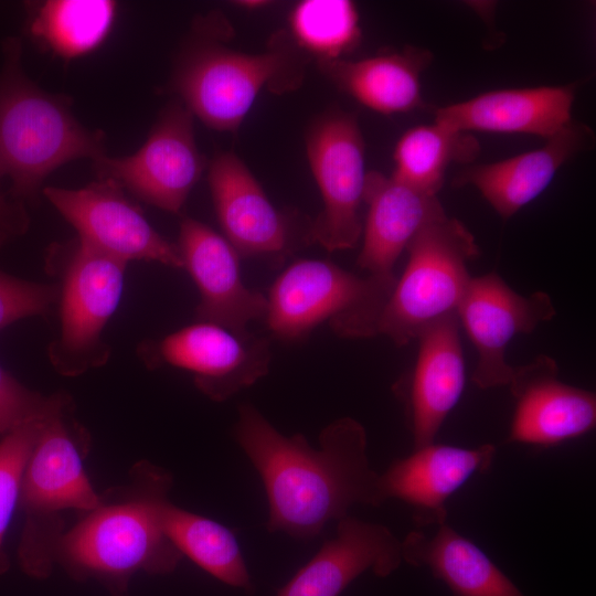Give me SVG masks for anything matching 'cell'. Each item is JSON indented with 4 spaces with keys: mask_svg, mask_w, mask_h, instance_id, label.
<instances>
[{
    "mask_svg": "<svg viewBox=\"0 0 596 596\" xmlns=\"http://www.w3.org/2000/svg\"><path fill=\"white\" fill-rule=\"evenodd\" d=\"M408 262L382 311L377 336L403 347L437 320L456 315L480 249L466 225L446 213L430 221L407 247Z\"/></svg>",
    "mask_w": 596,
    "mask_h": 596,
    "instance_id": "obj_8",
    "label": "cell"
},
{
    "mask_svg": "<svg viewBox=\"0 0 596 596\" xmlns=\"http://www.w3.org/2000/svg\"><path fill=\"white\" fill-rule=\"evenodd\" d=\"M496 447L483 444L464 448L434 443L415 448L380 473L384 501L395 498L415 508L419 526L446 522L445 502L475 473L486 471Z\"/></svg>",
    "mask_w": 596,
    "mask_h": 596,
    "instance_id": "obj_18",
    "label": "cell"
},
{
    "mask_svg": "<svg viewBox=\"0 0 596 596\" xmlns=\"http://www.w3.org/2000/svg\"><path fill=\"white\" fill-rule=\"evenodd\" d=\"M93 163L98 179H110L139 200L174 214L207 166L196 146L194 117L177 98L159 113L135 153L104 155Z\"/></svg>",
    "mask_w": 596,
    "mask_h": 596,
    "instance_id": "obj_10",
    "label": "cell"
},
{
    "mask_svg": "<svg viewBox=\"0 0 596 596\" xmlns=\"http://www.w3.org/2000/svg\"><path fill=\"white\" fill-rule=\"evenodd\" d=\"M270 3L269 1L264 0H243V1H235V6L248 9V10H256L264 8Z\"/></svg>",
    "mask_w": 596,
    "mask_h": 596,
    "instance_id": "obj_33",
    "label": "cell"
},
{
    "mask_svg": "<svg viewBox=\"0 0 596 596\" xmlns=\"http://www.w3.org/2000/svg\"><path fill=\"white\" fill-rule=\"evenodd\" d=\"M172 486V475L162 467L136 464L127 483L100 493L98 504L66 530L55 565L74 581L103 584L110 594L127 593L138 573H172L183 557L161 522Z\"/></svg>",
    "mask_w": 596,
    "mask_h": 596,
    "instance_id": "obj_2",
    "label": "cell"
},
{
    "mask_svg": "<svg viewBox=\"0 0 596 596\" xmlns=\"http://www.w3.org/2000/svg\"><path fill=\"white\" fill-rule=\"evenodd\" d=\"M289 36L317 61L344 58L361 41L356 7L348 0H305L289 14Z\"/></svg>",
    "mask_w": 596,
    "mask_h": 596,
    "instance_id": "obj_28",
    "label": "cell"
},
{
    "mask_svg": "<svg viewBox=\"0 0 596 596\" xmlns=\"http://www.w3.org/2000/svg\"><path fill=\"white\" fill-rule=\"evenodd\" d=\"M2 52L0 174L11 182L10 195L25 203L39 198L60 167L106 155L105 135L74 116L71 97L42 89L26 75L19 39H7Z\"/></svg>",
    "mask_w": 596,
    "mask_h": 596,
    "instance_id": "obj_3",
    "label": "cell"
},
{
    "mask_svg": "<svg viewBox=\"0 0 596 596\" xmlns=\"http://www.w3.org/2000/svg\"><path fill=\"white\" fill-rule=\"evenodd\" d=\"M432 60L428 50L407 46L356 61H318V66L341 92L374 111L391 115L423 105L419 79Z\"/></svg>",
    "mask_w": 596,
    "mask_h": 596,
    "instance_id": "obj_23",
    "label": "cell"
},
{
    "mask_svg": "<svg viewBox=\"0 0 596 596\" xmlns=\"http://www.w3.org/2000/svg\"><path fill=\"white\" fill-rule=\"evenodd\" d=\"M42 194L94 251L126 265L142 260L183 268L177 244L152 227L115 181L97 178L78 189L44 187Z\"/></svg>",
    "mask_w": 596,
    "mask_h": 596,
    "instance_id": "obj_11",
    "label": "cell"
},
{
    "mask_svg": "<svg viewBox=\"0 0 596 596\" xmlns=\"http://www.w3.org/2000/svg\"><path fill=\"white\" fill-rule=\"evenodd\" d=\"M139 354L150 368L170 365L191 372L196 389L215 402L253 385L270 363L266 339L206 322L143 342Z\"/></svg>",
    "mask_w": 596,
    "mask_h": 596,
    "instance_id": "obj_12",
    "label": "cell"
},
{
    "mask_svg": "<svg viewBox=\"0 0 596 596\" xmlns=\"http://www.w3.org/2000/svg\"><path fill=\"white\" fill-rule=\"evenodd\" d=\"M433 534L411 531L402 544L403 561L426 566L455 596H524L475 543L446 522Z\"/></svg>",
    "mask_w": 596,
    "mask_h": 596,
    "instance_id": "obj_24",
    "label": "cell"
},
{
    "mask_svg": "<svg viewBox=\"0 0 596 596\" xmlns=\"http://www.w3.org/2000/svg\"><path fill=\"white\" fill-rule=\"evenodd\" d=\"M223 34L209 19L198 21L175 58L170 86L206 127L235 132L264 88L283 94L300 86L307 57L285 32L255 54L222 45Z\"/></svg>",
    "mask_w": 596,
    "mask_h": 596,
    "instance_id": "obj_4",
    "label": "cell"
},
{
    "mask_svg": "<svg viewBox=\"0 0 596 596\" xmlns=\"http://www.w3.org/2000/svg\"><path fill=\"white\" fill-rule=\"evenodd\" d=\"M163 530L183 556L220 582L247 594L255 588L234 532L222 523L177 507L161 508Z\"/></svg>",
    "mask_w": 596,
    "mask_h": 596,
    "instance_id": "obj_26",
    "label": "cell"
},
{
    "mask_svg": "<svg viewBox=\"0 0 596 596\" xmlns=\"http://www.w3.org/2000/svg\"><path fill=\"white\" fill-rule=\"evenodd\" d=\"M234 438L259 475L268 503L266 529L296 540L318 536L355 504L384 501L370 465L366 430L354 418L328 424L319 448L302 434L285 436L252 404L238 407Z\"/></svg>",
    "mask_w": 596,
    "mask_h": 596,
    "instance_id": "obj_1",
    "label": "cell"
},
{
    "mask_svg": "<svg viewBox=\"0 0 596 596\" xmlns=\"http://www.w3.org/2000/svg\"><path fill=\"white\" fill-rule=\"evenodd\" d=\"M57 300L55 281H32L0 272V331L20 319L50 316Z\"/></svg>",
    "mask_w": 596,
    "mask_h": 596,
    "instance_id": "obj_30",
    "label": "cell"
},
{
    "mask_svg": "<svg viewBox=\"0 0 596 596\" xmlns=\"http://www.w3.org/2000/svg\"><path fill=\"white\" fill-rule=\"evenodd\" d=\"M573 85L502 89L435 111V123L456 131L530 134L549 139L572 123Z\"/></svg>",
    "mask_w": 596,
    "mask_h": 596,
    "instance_id": "obj_20",
    "label": "cell"
},
{
    "mask_svg": "<svg viewBox=\"0 0 596 596\" xmlns=\"http://www.w3.org/2000/svg\"><path fill=\"white\" fill-rule=\"evenodd\" d=\"M417 340L419 349L408 396L414 448L434 443L459 402L466 381L457 315L432 323Z\"/></svg>",
    "mask_w": 596,
    "mask_h": 596,
    "instance_id": "obj_22",
    "label": "cell"
},
{
    "mask_svg": "<svg viewBox=\"0 0 596 596\" xmlns=\"http://www.w3.org/2000/svg\"><path fill=\"white\" fill-rule=\"evenodd\" d=\"M402 562L401 541L389 528L349 514L277 596H339L363 573L386 577Z\"/></svg>",
    "mask_w": 596,
    "mask_h": 596,
    "instance_id": "obj_16",
    "label": "cell"
},
{
    "mask_svg": "<svg viewBox=\"0 0 596 596\" xmlns=\"http://www.w3.org/2000/svg\"><path fill=\"white\" fill-rule=\"evenodd\" d=\"M88 449V433L74 418L72 398L65 393L41 421L21 483L18 562L33 578L44 579L53 572L66 532L64 514H84L99 502L84 465Z\"/></svg>",
    "mask_w": 596,
    "mask_h": 596,
    "instance_id": "obj_5",
    "label": "cell"
},
{
    "mask_svg": "<svg viewBox=\"0 0 596 596\" xmlns=\"http://www.w3.org/2000/svg\"><path fill=\"white\" fill-rule=\"evenodd\" d=\"M117 13L111 0H45L28 6L26 32L64 62L83 57L109 35Z\"/></svg>",
    "mask_w": 596,
    "mask_h": 596,
    "instance_id": "obj_25",
    "label": "cell"
},
{
    "mask_svg": "<svg viewBox=\"0 0 596 596\" xmlns=\"http://www.w3.org/2000/svg\"><path fill=\"white\" fill-rule=\"evenodd\" d=\"M479 151L478 140L468 132L437 123L413 127L396 143L391 175L424 193L437 195L450 163L472 162Z\"/></svg>",
    "mask_w": 596,
    "mask_h": 596,
    "instance_id": "obj_27",
    "label": "cell"
},
{
    "mask_svg": "<svg viewBox=\"0 0 596 596\" xmlns=\"http://www.w3.org/2000/svg\"><path fill=\"white\" fill-rule=\"evenodd\" d=\"M305 145L322 200L309 237L328 251L353 248L362 236L360 207L366 177L364 140L355 116L336 108L322 113L307 128Z\"/></svg>",
    "mask_w": 596,
    "mask_h": 596,
    "instance_id": "obj_9",
    "label": "cell"
},
{
    "mask_svg": "<svg viewBox=\"0 0 596 596\" xmlns=\"http://www.w3.org/2000/svg\"><path fill=\"white\" fill-rule=\"evenodd\" d=\"M589 127L570 123L535 150L498 162L470 166L454 179L456 187H476L504 220L538 198L552 182L558 169L590 146Z\"/></svg>",
    "mask_w": 596,
    "mask_h": 596,
    "instance_id": "obj_21",
    "label": "cell"
},
{
    "mask_svg": "<svg viewBox=\"0 0 596 596\" xmlns=\"http://www.w3.org/2000/svg\"><path fill=\"white\" fill-rule=\"evenodd\" d=\"M207 181L225 240L240 256H280L290 246L287 219L235 153H216Z\"/></svg>",
    "mask_w": 596,
    "mask_h": 596,
    "instance_id": "obj_17",
    "label": "cell"
},
{
    "mask_svg": "<svg viewBox=\"0 0 596 596\" xmlns=\"http://www.w3.org/2000/svg\"><path fill=\"white\" fill-rule=\"evenodd\" d=\"M396 276L361 277L323 259H299L272 285L266 322L283 340H297L328 320L343 338L377 336Z\"/></svg>",
    "mask_w": 596,
    "mask_h": 596,
    "instance_id": "obj_6",
    "label": "cell"
},
{
    "mask_svg": "<svg viewBox=\"0 0 596 596\" xmlns=\"http://www.w3.org/2000/svg\"><path fill=\"white\" fill-rule=\"evenodd\" d=\"M363 202L368 212L358 265L375 276H394L397 258L416 235L446 213L437 195L379 171L366 172Z\"/></svg>",
    "mask_w": 596,
    "mask_h": 596,
    "instance_id": "obj_19",
    "label": "cell"
},
{
    "mask_svg": "<svg viewBox=\"0 0 596 596\" xmlns=\"http://www.w3.org/2000/svg\"><path fill=\"white\" fill-rule=\"evenodd\" d=\"M126 267L78 238L47 247L45 269L58 285L60 317V332L47 347V358L58 374L79 376L110 359L104 331L120 302Z\"/></svg>",
    "mask_w": 596,
    "mask_h": 596,
    "instance_id": "obj_7",
    "label": "cell"
},
{
    "mask_svg": "<svg viewBox=\"0 0 596 596\" xmlns=\"http://www.w3.org/2000/svg\"><path fill=\"white\" fill-rule=\"evenodd\" d=\"M29 226L30 216L25 203L8 196L0 188V248L25 234Z\"/></svg>",
    "mask_w": 596,
    "mask_h": 596,
    "instance_id": "obj_32",
    "label": "cell"
},
{
    "mask_svg": "<svg viewBox=\"0 0 596 596\" xmlns=\"http://www.w3.org/2000/svg\"><path fill=\"white\" fill-rule=\"evenodd\" d=\"M456 315L477 352L471 381L488 390L510 383L514 366L505 352L512 339L552 320L556 310L547 292L520 295L489 273L471 278Z\"/></svg>",
    "mask_w": 596,
    "mask_h": 596,
    "instance_id": "obj_13",
    "label": "cell"
},
{
    "mask_svg": "<svg viewBox=\"0 0 596 596\" xmlns=\"http://www.w3.org/2000/svg\"><path fill=\"white\" fill-rule=\"evenodd\" d=\"M44 417L25 423L0 440V575L10 566L4 539L19 507L24 468Z\"/></svg>",
    "mask_w": 596,
    "mask_h": 596,
    "instance_id": "obj_29",
    "label": "cell"
},
{
    "mask_svg": "<svg viewBox=\"0 0 596 596\" xmlns=\"http://www.w3.org/2000/svg\"><path fill=\"white\" fill-rule=\"evenodd\" d=\"M508 386L517 400L511 441L551 446L595 427V394L561 382L557 364L547 355L514 366Z\"/></svg>",
    "mask_w": 596,
    "mask_h": 596,
    "instance_id": "obj_15",
    "label": "cell"
},
{
    "mask_svg": "<svg viewBox=\"0 0 596 596\" xmlns=\"http://www.w3.org/2000/svg\"><path fill=\"white\" fill-rule=\"evenodd\" d=\"M111 596H127V593H111Z\"/></svg>",
    "mask_w": 596,
    "mask_h": 596,
    "instance_id": "obj_34",
    "label": "cell"
},
{
    "mask_svg": "<svg viewBox=\"0 0 596 596\" xmlns=\"http://www.w3.org/2000/svg\"><path fill=\"white\" fill-rule=\"evenodd\" d=\"M175 244L183 268L199 290L196 322L246 331L248 322L265 318L267 298L245 286L240 255L224 236L201 221L183 216Z\"/></svg>",
    "mask_w": 596,
    "mask_h": 596,
    "instance_id": "obj_14",
    "label": "cell"
},
{
    "mask_svg": "<svg viewBox=\"0 0 596 596\" xmlns=\"http://www.w3.org/2000/svg\"><path fill=\"white\" fill-rule=\"evenodd\" d=\"M63 395L64 392L44 395L33 391L0 365V435L44 417Z\"/></svg>",
    "mask_w": 596,
    "mask_h": 596,
    "instance_id": "obj_31",
    "label": "cell"
}]
</instances>
